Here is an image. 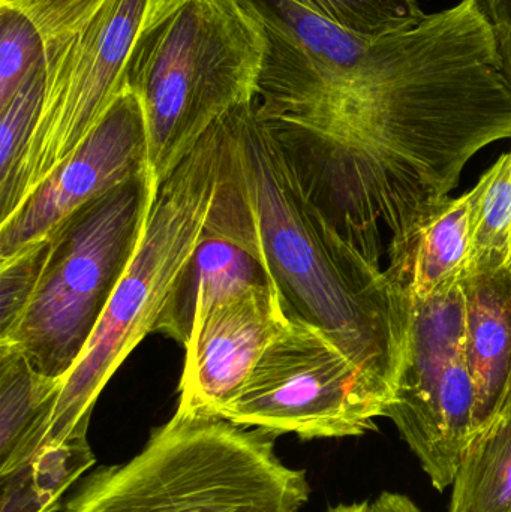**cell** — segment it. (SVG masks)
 I'll return each mask as SVG.
<instances>
[{
    "label": "cell",
    "instance_id": "obj_1",
    "mask_svg": "<svg viewBox=\"0 0 511 512\" xmlns=\"http://www.w3.org/2000/svg\"><path fill=\"white\" fill-rule=\"evenodd\" d=\"M257 102L312 203L375 264L476 153L511 138V86L476 0L381 38L332 26L312 59L293 50L261 72Z\"/></svg>",
    "mask_w": 511,
    "mask_h": 512
},
{
    "label": "cell",
    "instance_id": "obj_2",
    "mask_svg": "<svg viewBox=\"0 0 511 512\" xmlns=\"http://www.w3.org/2000/svg\"><path fill=\"white\" fill-rule=\"evenodd\" d=\"M227 122L261 248L288 316L326 334L393 397L410 300L312 203L257 98L230 111Z\"/></svg>",
    "mask_w": 511,
    "mask_h": 512
},
{
    "label": "cell",
    "instance_id": "obj_3",
    "mask_svg": "<svg viewBox=\"0 0 511 512\" xmlns=\"http://www.w3.org/2000/svg\"><path fill=\"white\" fill-rule=\"evenodd\" d=\"M267 36L251 0H156L126 65L158 185L203 135L258 95Z\"/></svg>",
    "mask_w": 511,
    "mask_h": 512
},
{
    "label": "cell",
    "instance_id": "obj_4",
    "mask_svg": "<svg viewBox=\"0 0 511 512\" xmlns=\"http://www.w3.org/2000/svg\"><path fill=\"white\" fill-rule=\"evenodd\" d=\"M275 441L176 411L134 459L90 474L62 512H302L308 477L279 459Z\"/></svg>",
    "mask_w": 511,
    "mask_h": 512
},
{
    "label": "cell",
    "instance_id": "obj_5",
    "mask_svg": "<svg viewBox=\"0 0 511 512\" xmlns=\"http://www.w3.org/2000/svg\"><path fill=\"white\" fill-rule=\"evenodd\" d=\"M227 143L224 116L159 185L137 252L83 355L63 379L42 445L87 436L99 394L138 343L155 333L174 283L203 234Z\"/></svg>",
    "mask_w": 511,
    "mask_h": 512
},
{
    "label": "cell",
    "instance_id": "obj_6",
    "mask_svg": "<svg viewBox=\"0 0 511 512\" xmlns=\"http://www.w3.org/2000/svg\"><path fill=\"white\" fill-rule=\"evenodd\" d=\"M158 188L146 170L68 216L47 237L35 292L0 342L17 346L42 375L65 379L137 252Z\"/></svg>",
    "mask_w": 511,
    "mask_h": 512
},
{
    "label": "cell",
    "instance_id": "obj_7",
    "mask_svg": "<svg viewBox=\"0 0 511 512\" xmlns=\"http://www.w3.org/2000/svg\"><path fill=\"white\" fill-rule=\"evenodd\" d=\"M390 402L326 334L291 319L219 417L276 438H354L377 429Z\"/></svg>",
    "mask_w": 511,
    "mask_h": 512
},
{
    "label": "cell",
    "instance_id": "obj_8",
    "mask_svg": "<svg viewBox=\"0 0 511 512\" xmlns=\"http://www.w3.org/2000/svg\"><path fill=\"white\" fill-rule=\"evenodd\" d=\"M386 418L438 492L452 486L476 435V387L465 358L461 282L410 301L407 346Z\"/></svg>",
    "mask_w": 511,
    "mask_h": 512
},
{
    "label": "cell",
    "instance_id": "obj_9",
    "mask_svg": "<svg viewBox=\"0 0 511 512\" xmlns=\"http://www.w3.org/2000/svg\"><path fill=\"white\" fill-rule=\"evenodd\" d=\"M156 0H108L77 33L45 53L41 111L0 224L92 132L126 84V65Z\"/></svg>",
    "mask_w": 511,
    "mask_h": 512
},
{
    "label": "cell",
    "instance_id": "obj_10",
    "mask_svg": "<svg viewBox=\"0 0 511 512\" xmlns=\"http://www.w3.org/2000/svg\"><path fill=\"white\" fill-rule=\"evenodd\" d=\"M149 167L140 99L126 86L89 135L0 224V261L50 236L90 201Z\"/></svg>",
    "mask_w": 511,
    "mask_h": 512
},
{
    "label": "cell",
    "instance_id": "obj_11",
    "mask_svg": "<svg viewBox=\"0 0 511 512\" xmlns=\"http://www.w3.org/2000/svg\"><path fill=\"white\" fill-rule=\"evenodd\" d=\"M227 132V155L203 234L155 325V333L182 345L191 337L195 313L249 286L275 285L237 170L228 122Z\"/></svg>",
    "mask_w": 511,
    "mask_h": 512
},
{
    "label": "cell",
    "instance_id": "obj_12",
    "mask_svg": "<svg viewBox=\"0 0 511 512\" xmlns=\"http://www.w3.org/2000/svg\"><path fill=\"white\" fill-rule=\"evenodd\" d=\"M290 322L275 285L249 286L195 313L177 411L219 417Z\"/></svg>",
    "mask_w": 511,
    "mask_h": 512
},
{
    "label": "cell",
    "instance_id": "obj_13",
    "mask_svg": "<svg viewBox=\"0 0 511 512\" xmlns=\"http://www.w3.org/2000/svg\"><path fill=\"white\" fill-rule=\"evenodd\" d=\"M471 194L429 204L390 242L389 279L408 300L443 294L461 282L470 264Z\"/></svg>",
    "mask_w": 511,
    "mask_h": 512
},
{
    "label": "cell",
    "instance_id": "obj_14",
    "mask_svg": "<svg viewBox=\"0 0 511 512\" xmlns=\"http://www.w3.org/2000/svg\"><path fill=\"white\" fill-rule=\"evenodd\" d=\"M465 358L476 387V433L511 406V261L465 274Z\"/></svg>",
    "mask_w": 511,
    "mask_h": 512
},
{
    "label": "cell",
    "instance_id": "obj_15",
    "mask_svg": "<svg viewBox=\"0 0 511 512\" xmlns=\"http://www.w3.org/2000/svg\"><path fill=\"white\" fill-rule=\"evenodd\" d=\"M62 385L38 372L17 346L0 342V475L41 448Z\"/></svg>",
    "mask_w": 511,
    "mask_h": 512
},
{
    "label": "cell",
    "instance_id": "obj_16",
    "mask_svg": "<svg viewBox=\"0 0 511 512\" xmlns=\"http://www.w3.org/2000/svg\"><path fill=\"white\" fill-rule=\"evenodd\" d=\"M96 463L87 436L45 444L14 471L0 475V512H54L69 487Z\"/></svg>",
    "mask_w": 511,
    "mask_h": 512
},
{
    "label": "cell",
    "instance_id": "obj_17",
    "mask_svg": "<svg viewBox=\"0 0 511 512\" xmlns=\"http://www.w3.org/2000/svg\"><path fill=\"white\" fill-rule=\"evenodd\" d=\"M452 489L449 512H511V406L474 435Z\"/></svg>",
    "mask_w": 511,
    "mask_h": 512
},
{
    "label": "cell",
    "instance_id": "obj_18",
    "mask_svg": "<svg viewBox=\"0 0 511 512\" xmlns=\"http://www.w3.org/2000/svg\"><path fill=\"white\" fill-rule=\"evenodd\" d=\"M470 194L471 255L465 274L488 273L511 261V150Z\"/></svg>",
    "mask_w": 511,
    "mask_h": 512
},
{
    "label": "cell",
    "instance_id": "obj_19",
    "mask_svg": "<svg viewBox=\"0 0 511 512\" xmlns=\"http://www.w3.org/2000/svg\"><path fill=\"white\" fill-rule=\"evenodd\" d=\"M329 23L362 36L381 38L417 26L426 15L419 0H288Z\"/></svg>",
    "mask_w": 511,
    "mask_h": 512
},
{
    "label": "cell",
    "instance_id": "obj_20",
    "mask_svg": "<svg viewBox=\"0 0 511 512\" xmlns=\"http://www.w3.org/2000/svg\"><path fill=\"white\" fill-rule=\"evenodd\" d=\"M45 62L21 89L0 107V197L11 189L41 111L45 92Z\"/></svg>",
    "mask_w": 511,
    "mask_h": 512
},
{
    "label": "cell",
    "instance_id": "obj_21",
    "mask_svg": "<svg viewBox=\"0 0 511 512\" xmlns=\"http://www.w3.org/2000/svg\"><path fill=\"white\" fill-rule=\"evenodd\" d=\"M45 62L44 39L27 15L0 5V107Z\"/></svg>",
    "mask_w": 511,
    "mask_h": 512
},
{
    "label": "cell",
    "instance_id": "obj_22",
    "mask_svg": "<svg viewBox=\"0 0 511 512\" xmlns=\"http://www.w3.org/2000/svg\"><path fill=\"white\" fill-rule=\"evenodd\" d=\"M48 239L0 261V337L6 336L26 310L47 258Z\"/></svg>",
    "mask_w": 511,
    "mask_h": 512
},
{
    "label": "cell",
    "instance_id": "obj_23",
    "mask_svg": "<svg viewBox=\"0 0 511 512\" xmlns=\"http://www.w3.org/2000/svg\"><path fill=\"white\" fill-rule=\"evenodd\" d=\"M108 0H0L23 12L44 39L45 53L77 33Z\"/></svg>",
    "mask_w": 511,
    "mask_h": 512
},
{
    "label": "cell",
    "instance_id": "obj_24",
    "mask_svg": "<svg viewBox=\"0 0 511 512\" xmlns=\"http://www.w3.org/2000/svg\"><path fill=\"white\" fill-rule=\"evenodd\" d=\"M476 2L494 27L503 71L511 86V0H476Z\"/></svg>",
    "mask_w": 511,
    "mask_h": 512
},
{
    "label": "cell",
    "instance_id": "obj_25",
    "mask_svg": "<svg viewBox=\"0 0 511 512\" xmlns=\"http://www.w3.org/2000/svg\"><path fill=\"white\" fill-rule=\"evenodd\" d=\"M327 512H374L372 511V502H353V504H339L336 507L329 508Z\"/></svg>",
    "mask_w": 511,
    "mask_h": 512
},
{
    "label": "cell",
    "instance_id": "obj_26",
    "mask_svg": "<svg viewBox=\"0 0 511 512\" xmlns=\"http://www.w3.org/2000/svg\"><path fill=\"white\" fill-rule=\"evenodd\" d=\"M510 249H511V237H510Z\"/></svg>",
    "mask_w": 511,
    "mask_h": 512
}]
</instances>
